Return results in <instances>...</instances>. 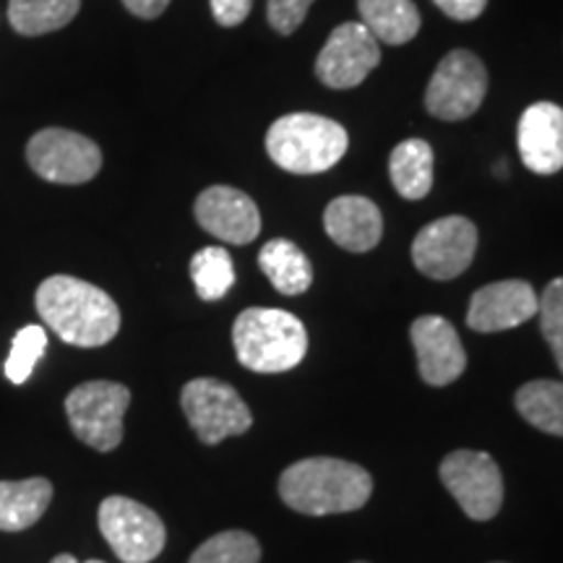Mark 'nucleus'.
<instances>
[{
    "instance_id": "15",
    "label": "nucleus",
    "mask_w": 563,
    "mask_h": 563,
    "mask_svg": "<svg viewBox=\"0 0 563 563\" xmlns=\"http://www.w3.org/2000/svg\"><path fill=\"white\" fill-rule=\"evenodd\" d=\"M420 378L431 386L454 384L467 368L456 329L441 316H420L410 329Z\"/></svg>"
},
{
    "instance_id": "16",
    "label": "nucleus",
    "mask_w": 563,
    "mask_h": 563,
    "mask_svg": "<svg viewBox=\"0 0 563 563\" xmlns=\"http://www.w3.org/2000/svg\"><path fill=\"white\" fill-rule=\"evenodd\" d=\"M519 154L527 170L555 175L563 170V108L555 102H534L522 112L517 129Z\"/></svg>"
},
{
    "instance_id": "13",
    "label": "nucleus",
    "mask_w": 563,
    "mask_h": 563,
    "mask_svg": "<svg viewBox=\"0 0 563 563\" xmlns=\"http://www.w3.org/2000/svg\"><path fill=\"white\" fill-rule=\"evenodd\" d=\"M540 311V295L530 282L504 279L481 287L470 300L467 327L473 332L493 334L519 327Z\"/></svg>"
},
{
    "instance_id": "7",
    "label": "nucleus",
    "mask_w": 563,
    "mask_h": 563,
    "mask_svg": "<svg viewBox=\"0 0 563 563\" xmlns=\"http://www.w3.org/2000/svg\"><path fill=\"white\" fill-rule=\"evenodd\" d=\"M183 412L196 435L209 446H217L230 435H241L251 428L253 415L241 394L220 378H194L183 386Z\"/></svg>"
},
{
    "instance_id": "31",
    "label": "nucleus",
    "mask_w": 563,
    "mask_h": 563,
    "mask_svg": "<svg viewBox=\"0 0 563 563\" xmlns=\"http://www.w3.org/2000/svg\"><path fill=\"white\" fill-rule=\"evenodd\" d=\"M123 5L139 19H157L170 5V0H123Z\"/></svg>"
},
{
    "instance_id": "11",
    "label": "nucleus",
    "mask_w": 563,
    "mask_h": 563,
    "mask_svg": "<svg viewBox=\"0 0 563 563\" xmlns=\"http://www.w3.org/2000/svg\"><path fill=\"white\" fill-rule=\"evenodd\" d=\"M477 228L467 217H441L426 224L412 243V262L426 277L446 282L473 264Z\"/></svg>"
},
{
    "instance_id": "21",
    "label": "nucleus",
    "mask_w": 563,
    "mask_h": 563,
    "mask_svg": "<svg viewBox=\"0 0 563 563\" xmlns=\"http://www.w3.org/2000/svg\"><path fill=\"white\" fill-rule=\"evenodd\" d=\"M258 266L282 295H302L313 282V266L298 245L287 238L269 241L258 253Z\"/></svg>"
},
{
    "instance_id": "5",
    "label": "nucleus",
    "mask_w": 563,
    "mask_h": 563,
    "mask_svg": "<svg viewBox=\"0 0 563 563\" xmlns=\"http://www.w3.org/2000/svg\"><path fill=\"white\" fill-rule=\"evenodd\" d=\"M129 405V386L115 382H87L76 386L66 397V415L76 439L97 452H112L123 441V418Z\"/></svg>"
},
{
    "instance_id": "17",
    "label": "nucleus",
    "mask_w": 563,
    "mask_h": 563,
    "mask_svg": "<svg viewBox=\"0 0 563 563\" xmlns=\"http://www.w3.org/2000/svg\"><path fill=\"white\" fill-rule=\"evenodd\" d=\"M323 228L340 249L368 253L382 241L384 220L376 203L365 196H340L323 211Z\"/></svg>"
},
{
    "instance_id": "34",
    "label": "nucleus",
    "mask_w": 563,
    "mask_h": 563,
    "mask_svg": "<svg viewBox=\"0 0 563 563\" xmlns=\"http://www.w3.org/2000/svg\"><path fill=\"white\" fill-rule=\"evenodd\" d=\"M355 563H365V561H355Z\"/></svg>"
},
{
    "instance_id": "30",
    "label": "nucleus",
    "mask_w": 563,
    "mask_h": 563,
    "mask_svg": "<svg viewBox=\"0 0 563 563\" xmlns=\"http://www.w3.org/2000/svg\"><path fill=\"white\" fill-rule=\"evenodd\" d=\"M439 9L454 21H475L488 5V0H433Z\"/></svg>"
},
{
    "instance_id": "26",
    "label": "nucleus",
    "mask_w": 563,
    "mask_h": 563,
    "mask_svg": "<svg viewBox=\"0 0 563 563\" xmlns=\"http://www.w3.org/2000/svg\"><path fill=\"white\" fill-rule=\"evenodd\" d=\"M47 347V332L42 327H24L11 342L9 361H5V376L11 384L30 382L34 365L40 363L42 352Z\"/></svg>"
},
{
    "instance_id": "22",
    "label": "nucleus",
    "mask_w": 563,
    "mask_h": 563,
    "mask_svg": "<svg viewBox=\"0 0 563 563\" xmlns=\"http://www.w3.org/2000/svg\"><path fill=\"white\" fill-rule=\"evenodd\" d=\"M79 9L81 0H9V21L24 37H40L68 26Z\"/></svg>"
},
{
    "instance_id": "25",
    "label": "nucleus",
    "mask_w": 563,
    "mask_h": 563,
    "mask_svg": "<svg viewBox=\"0 0 563 563\" xmlns=\"http://www.w3.org/2000/svg\"><path fill=\"white\" fill-rule=\"evenodd\" d=\"M262 561V545L253 534L243 530H228L209 538L207 543L196 548L188 563H258Z\"/></svg>"
},
{
    "instance_id": "4",
    "label": "nucleus",
    "mask_w": 563,
    "mask_h": 563,
    "mask_svg": "<svg viewBox=\"0 0 563 563\" xmlns=\"http://www.w3.org/2000/svg\"><path fill=\"white\" fill-rule=\"evenodd\" d=\"M347 131L336 121L313 112H292L272 123L266 152L274 165L295 175L332 170L347 152Z\"/></svg>"
},
{
    "instance_id": "12",
    "label": "nucleus",
    "mask_w": 563,
    "mask_h": 563,
    "mask_svg": "<svg viewBox=\"0 0 563 563\" xmlns=\"http://www.w3.org/2000/svg\"><path fill=\"white\" fill-rule=\"evenodd\" d=\"M382 63V45L361 21H347L329 34L316 58V76L332 89H352Z\"/></svg>"
},
{
    "instance_id": "2",
    "label": "nucleus",
    "mask_w": 563,
    "mask_h": 563,
    "mask_svg": "<svg viewBox=\"0 0 563 563\" xmlns=\"http://www.w3.org/2000/svg\"><path fill=\"white\" fill-rule=\"evenodd\" d=\"M373 493V477L361 464L334 456H311L290 464L279 477V496L290 509L327 517L363 509Z\"/></svg>"
},
{
    "instance_id": "3",
    "label": "nucleus",
    "mask_w": 563,
    "mask_h": 563,
    "mask_svg": "<svg viewBox=\"0 0 563 563\" xmlns=\"http://www.w3.org/2000/svg\"><path fill=\"white\" fill-rule=\"evenodd\" d=\"M235 355L253 373H285L302 363L308 332L298 316L282 308H245L232 327Z\"/></svg>"
},
{
    "instance_id": "29",
    "label": "nucleus",
    "mask_w": 563,
    "mask_h": 563,
    "mask_svg": "<svg viewBox=\"0 0 563 563\" xmlns=\"http://www.w3.org/2000/svg\"><path fill=\"white\" fill-rule=\"evenodd\" d=\"M253 0H211V13H214L217 24L238 26L249 19Z\"/></svg>"
},
{
    "instance_id": "8",
    "label": "nucleus",
    "mask_w": 563,
    "mask_h": 563,
    "mask_svg": "<svg viewBox=\"0 0 563 563\" xmlns=\"http://www.w3.org/2000/svg\"><path fill=\"white\" fill-rule=\"evenodd\" d=\"M488 91L483 60L470 51H454L439 63L426 91V108L441 121H464L481 110Z\"/></svg>"
},
{
    "instance_id": "20",
    "label": "nucleus",
    "mask_w": 563,
    "mask_h": 563,
    "mask_svg": "<svg viewBox=\"0 0 563 563\" xmlns=\"http://www.w3.org/2000/svg\"><path fill=\"white\" fill-rule=\"evenodd\" d=\"M361 24L373 37L405 45L420 32V11L412 0H357Z\"/></svg>"
},
{
    "instance_id": "28",
    "label": "nucleus",
    "mask_w": 563,
    "mask_h": 563,
    "mask_svg": "<svg viewBox=\"0 0 563 563\" xmlns=\"http://www.w3.org/2000/svg\"><path fill=\"white\" fill-rule=\"evenodd\" d=\"M311 5L313 0H269L266 13H269L272 30H277L279 34H292L306 21Z\"/></svg>"
},
{
    "instance_id": "19",
    "label": "nucleus",
    "mask_w": 563,
    "mask_h": 563,
    "mask_svg": "<svg viewBox=\"0 0 563 563\" xmlns=\"http://www.w3.org/2000/svg\"><path fill=\"white\" fill-rule=\"evenodd\" d=\"M389 175L397 194L407 201H420L433 188V150L422 139H407L394 146Z\"/></svg>"
},
{
    "instance_id": "23",
    "label": "nucleus",
    "mask_w": 563,
    "mask_h": 563,
    "mask_svg": "<svg viewBox=\"0 0 563 563\" xmlns=\"http://www.w3.org/2000/svg\"><path fill=\"white\" fill-rule=\"evenodd\" d=\"M514 402L530 426L563 439V382L540 378V382L525 384Z\"/></svg>"
},
{
    "instance_id": "6",
    "label": "nucleus",
    "mask_w": 563,
    "mask_h": 563,
    "mask_svg": "<svg viewBox=\"0 0 563 563\" xmlns=\"http://www.w3.org/2000/svg\"><path fill=\"white\" fill-rule=\"evenodd\" d=\"M102 538L123 563H150L167 543V530L150 506L125 496H110L100 504Z\"/></svg>"
},
{
    "instance_id": "1",
    "label": "nucleus",
    "mask_w": 563,
    "mask_h": 563,
    "mask_svg": "<svg viewBox=\"0 0 563 563\" xmlns=\"http://www.w3.org/2000/svg\"><path fill=\"white\" fill-rule=\"evenodd\" d=\"M37 313L42 321L74 347H102L115 340L121 311L115 300L89 282L55 274L37 287Z\"/></svg>"
},
{
    "instance_id": "32",
    "label": "nucleus",
    "mask_w": 563,
    "mask_h": 563,
    "mask_svg": "<svg viewBox=\"0 0 563 563\" xmlns=\"http://www.w3.org/2000/svg\"><path fill=\"white\" fill-rule=\"evenodd\" d=\"M51 563H79V561H76L74 555H68V553H60V555H55V559H53Z\"/></svg>"
},
{
    "instance_id": "9",
    "label": "nucleus",
    "mask_w": 563,
    "mask_h": 563,
    "mask_svg": "<svg viewBox=\"0 0 563 563\" xmlns=\"http://www.w3.org/2000/svg\"><path fill=\"white\" fill-rule=\"evenodd\" d=\"M441 481L460 509L475 522H488L504 504V477L490 454L452 452L441 462Z\"/></svg>"
},
{
    "instance_id": "27",
    "label": "nucleus",
    "mask_w": 563,
    "mask_h": 563,
    "mask_svg": "<svg viewBox=\"0 0 563 563\" xmlns=\"http://www.w3.org/2000/svg\"><path fill=\"white\" fill-rule=\"evenodd\" d=\"M540 332H543L548 347L553 350L555 363L563 373V277L553 279L540 295Z\"/></svg>"
},
{
    "instance_id": "10",
    "label": "nucleus",
    "mask_w": 563,
    "mask_h": 563,
    "mask_svg": "<svg viewBox=\"0 0 563 563\" xmlns=\"http://www.w3.org/2000/svg\"><path fill=\"white\" fill-rule=\"evenodd\" d=\"M26 159L42 180L79 186L100 173L102 152L95 141L66 129H45L26 144Z\"/></svg>"
},
{
    "instance_id": "18",
    "label": "nucleus",
    "mask_w": 563,
    "mask_h": 563,
    "mask_svg": "<svg viewBox=\"0 0 563 563\" xmlns=\"http://www.w3.org/2000/svg\"><path fill=\"white\" fill-rule=\"evenodd\" d=\"M53 501V483L45 477L0 483V530L21 532L40 522Z\"/></svg>"
},
{
    "instance_id": "33",
    "label": "nucleus",
    "mask_w": 563,
    "mask_h": 563,
    "mask_svg": "<svg viewBox=\"0 0 563 563\" xmlns=\"http://www.w3.org/2000/svg\"><path fill=\"white\" fill-rule=\"evenodd\" d=\"M87 563H104V561H87Z\"/></svg>"
},
{
    "instance_id": "24",
    "label": "nucleus",
    "mask_w": 563,
    "mask_h": 563,
    "mask_svg": "<svg viewBox=\"0 0 563 563\" xmlns=\"http://www.w3.org/2000/svg\"><path fill=\"white\" fill-rule=\"evenodd\" d=\"M191 279L201 300H222L235 285V264H232L230 253L220 245L201 249L191 258Z\"/></svg>"
},
{
    "instance_id": "14",
    "label": "nucleus",
    "mask_w": 563,
    "mask_h": 563,
    "mask_svg": "<svg viewBox=\"0 0 563 563\" xmlns=\"http://www.w3.org/2000/svg\"><path fill=\"white\" fill-rule=\"evenodd\" d=\"M196 220L222 243L249 245L262 232V214L249 194L230 186H211L196 199Z\"/></svg>"
}]
</instances>
